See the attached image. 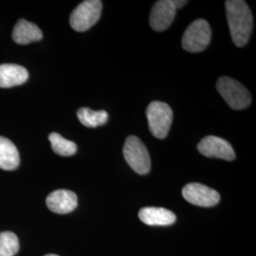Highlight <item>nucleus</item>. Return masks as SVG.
I'll return each instance as SVG.
<instances>
[{
	"label": "nucleus",
	"mask_w": 256,
	"mask_h": 256,
	"mask_svg": "<svg viewBox=\"0 0 256 256\" xmlns=\"http://www.w3.org/2000/svg\"><path fill=\"white\" fill-rule=\"evenodd\" d=\"M226 14L234 44L238 48L245 46L254 27L252 14L247 3L242 0H228Z\"/></svg>",
	"instance_id": "f257e3e1"
},
{
	"label": "nucleus",
	"mask_w": 256,
	"mask_h": 256,
	"mask_svg": "<svg viewBox=\"0 0 256 256\" xmlns=\"http://www.w3.org/2000/svg\"><path fill=\"white\" fill-rule=\"evenodd\" d=\"M210 24L204 19H196L186 28L182 36V48L189 52H203L210 44Z\"/></svg>",
	"instance_id": "39448f33"
},
{
	"label": "nucleus",
	"mask_w": 256,
	"mask_h": 256,
	"mask_svg": "<svg viewBox=\"0 0 256 256\" xmlns=\"http://www.w3.org/2000/svg\"><path fill=\"white\" fill-rule=\"evenodd\" d=\"M182 196L189 203L200 207H212L220 200L218 191L200 183H189L184 186Z\"/></svg>",
	"instance_id": "0eeeda50"
},
{
	"label": "nucleus",
	"mask_w": 256,
	"mask_h": 256,
	"mask_svg": "<svg viewBox=\"0 0 256 256\" xmlns=\"http://www.w3.org/2000/svg\"><path fill=\"white\" fill-rule=\"evenodd\" d=\"M102 3L99 0L82 1L74 10L70 18V24L76 32H86L93 27L100 18Z\"/></svg>",
	"instance_id": "423d86ee"
},
{
	"label": "nucleus",
	"mask_w": 256,
	"mask_h": 256,
	"mask_svg": "<svg viewBox=\"0 0 256 256\" xmlns=\"http://www.w3.org/2000/svg\"><path fill=\"white\" fill-rule=\"evenodd\" d=\"M150 132L156 138L162 140L169 133L173 122V110L162 102H152L146 110Z\"/></svg>",
	"instance_id": "f03ea898"
},
{
	"label": "nucleus",
	"mask_w": 256,
	"mask_h": 256,
	"mask_svg": "<svg viewBox=\"0 0 256 256\" xmlns=\"http://www.w3.org/2000/svg\"><path fill=\"white\" fill-rule=\"evenodd\" d=\"M19 250V240L12 232H0V256H14Z\"/></svg>",
	"instance_id": "f3484780"
},
{
	"label": "nucleus",
	"mask_w": 256,
	"mask_h": 256,
	"mask_svg": "<svg viewBox=\"0 0 256 256\" xmlns=\"http://www.w3.org/2000/svg\"><path fill=\"white\" fill-rule=\"evenodd\" d=\"M43 37L42 30L36 24L21 19L12 30V39L19 45H27L32 42L40 41Z\"/></svg>",
	"instance_id": "ddd939ff"
},
{
	"label": "nucleus",
	"mask_w": 256,
	"mask_h": 256,
	"mask_svg": "<svg viewBox=\"0 0 256 256\" xmlns=\"http://www.w3.org/2000/svg\"><path fill=\"white\" fill-rule=\"evenodd\" d=\"M56 256V254H46V256Z\"/></svg>",
	"instance_id": "6ab92c4d"
},
{
	"label": "nucleus",
	"mask_w": 256,
	"mask_h": 256,
	"mask_svg": "<svg viewBox=\"0 0 256 256\" xmlns=\"http://www.w3.org/2000/svg\"><path fill=\"white\" fill-rule=\"evenodd\" d=\"M216 88L222 98L232 110H245L250 104V93L236 80L230 77H221L216 82Z\"/></svg>",
	"instance_id": "7ed1b4c3"
},
{
	"label": "nucleus",
	"mask_w": 256,
	"mask_h": 256,
	"mask_svg": "<svg viewBox=\"0 0 256 256\" xmlns=\"http://www.w3.org/2000/svg\"><path fill=\"white\" fill-rule=\"evenodd\" d=\"M198 152L208 158H216L225 160H234L236 153L226 140L216 136L203 138L198 144Z\"/></svg>",
	"instance_id": "6e6552de"
},
{
	"label": "nucleus",
	"mask_w": 256,
	"mask_h": 256,
	"mask_svg": "<svg viewBox=\"0 0 256 256\" xmlns=\"http://www.w3.org/2000/svg\"><path fill=\"white\" fill-rule=\"evenodd\" d=\"M174 2L178 10L182 8L183 6H185L187 4V1H183V0H174Z\"/></svg>",
	"instance_id": "a211bd4d"
},
{
	"label": "nucleus",
	"mask_w": 256,
	"mask_h": 256,
	"mask_svg": "<svg viewBox=\"0 0 256 256\" xmlns=\"http://www.w3.org/2000/svg\"><path fill=\"white\" fill-rule=\"evenodd\" d=\"M28 78V70L18 64H0V88H7L23 84Z\"/></svg>",
	"instance_id": "f8f14e48"
},
{
	"label": "nucleus",
	"mask_w": 256,
	"mask_h": 256,
	"mask_svg": "<svg viewBox=\"0 0 256 256\" xmlns=\"http://www.w3.org/2000/svg\"><path fill=\"white\" fill-rule=\"evenodd\" d=\"M124 156L128 165L138 174L149 173L151 168V160L146 146L136 137L129 136L124 146Z\"/></svg>",
	"instance_id": "20e7f679"
},
{
	"label": "nucleus",
	"mask_w": 256,
	"mask_h": 256,
	"mask_svg": "<svg viewBox=\"0 0 256 256\" xmlns=\"http://www.w3.org/2000/svg\"><path fill=\"white\" fill-rule=\"evenodd\" d=\"M78 119L86 128H97L104 124L108 120V113L104 110L93 111L88 108H82L77 111Z\"/></svg>",
	"instance_id": "2eb2a0df"
},
{
	"label": "nucleus",
	"mask_w": 256,
	"mask_h": 256,
	"mask_svg": "<svg viewBox=\"0 0 256 256\" xmlns=\"http://www.w3.org/2000/svg\"><path fill=\"white\" fill-rule=\"evenodd\" d=\"M46 206L55 214H64L75 210L78 205V198L75 192L70 190H56L50 192L46 200Z\"/></svg>",
	"instance_id": "9d476101"
},
{
	"label": "nucleus",
	"mask_w": 256,
	"mask_h": 256,
	"mask_svg": "<svg viewBox=\"0 0 256 256\" xmlns=\"http://www.w3.org/2000/svg\"><path fill=\"white\" fill-rule=\"evenodd\" d=\"M19 164L18 148L8 138L0 137V169L12 171L18 167Z\"/></svg>",
	"instance_id": "4468645a"
},
{
	"label": "nucleus",
	"mask_w": 256,
	"mask_h": 256,
	"mask_svg": "<svg viewBox=\"0 0 256 256\" xmlns=\"http://www.w3.org/2000/svg\"><path fill=\"white\" fill-rule=\"evenodd\" d=\"M138 218L149 226H169L176 222V216L173 212L164 208L146 207L138 212Z\"/></svg>",
	"instance_id": "9b49d317"
},
{
	"label": "nucleus",
	"mask_w": 256,
	"mask_h": 256,
	"mask_svg": "<svg viewBox=\"0 0 256 256\" xmlns=\"http://www.w3.org/2000/svg\"><path fill=\"white\" fill-rule=\"evenodd\" d=\"M48 140L52 144V149L57 155L70 156L77 152V146L58 133H50Z\"/></svg>",
	"instance_id": "dca6fc26"
},
{
	"label": "nucleus",
	"mask_w": 256,
	"mask_h": 256,
	"mask_svg": "<svg viewBox=\"0 0 256 256\" xmlns=\"http://www.w3.org/2000/svg\"><path fill=\"white\" fill-rule=\"evenodd\" d=\"M176 10L174 0H160L156 2L150 14V26L156 32L167 30L173 23Z\"/></svg>",
	"instance_id": "1a4fd4ad"
}]
</instances>
